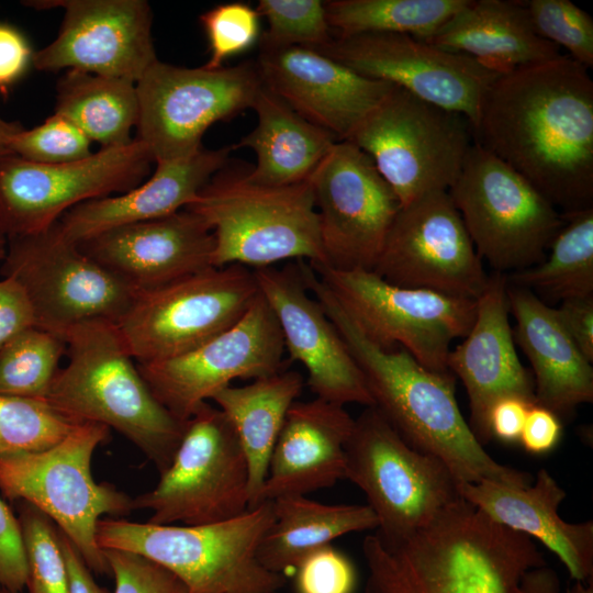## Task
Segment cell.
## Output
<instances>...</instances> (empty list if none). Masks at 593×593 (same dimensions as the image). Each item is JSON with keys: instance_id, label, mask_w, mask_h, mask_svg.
Returning a JSON list of instances; mask_svg holds the SVG:
<instances>
[{"instance_id": "cell-4", "label": "cell", "mask_w": 593, "mask_h": 593, "mask_svg": "<svg viewBox=\"0 0 593 593\" xmlns=\"http://www.w3.org/2000/svg\"><path fill=\"white\" fill-rule=\"evenodd\" d=\"M68 363L45 398L77 423H97L132 441L159 473L171 463L186 422L154 396L114 322L94 320L66 329Z\"/></svg>"}, {"instance_id": "cell-18", "label": "cell", "mask_w": 593, "mask_h": 593, "mask_svg": "<svg viewBox=\"0 0 593 593\" xmlns=\"http://www.w3.org/2000/svg\"><path fill=\"white\" fill-rule=\"evenodd\" d=\"M325 265L372 270L401 208L371 159L337 142L310 177Z\"/></svg>"}, {"instance_id": "cell-54", "label": "cell", "mask_w": 593, "mask_h": 593, "mask_svg": "<svg viewBox=\"0 0 593 593\" xmlns=\"http://www.w3.org/2000/svg\"><path fill=\"white\" fill-rule=\"evenodd\" d=\"M22 128L20 123L7 121L0 116V158L12 154L11 141Z\"/></svg>"}, {"instance_id": "cell-14", "label": "cell", "mask_w": 593, "mask_h": 593, "mask_svg": "<svg viewBox=\"0 0 593 593\" xmlns=\"http://www.w3.org/2000/svg\"><path fill=\"white\" fill-rule=\"evenodd\" d=\"M261 87L255 60L216 69L156 60L136 82V138L154 163L190 157L211 125L251 109Z\"/></svg>"}, {"instance_id": "cell-1", "label": "cell", "mask_w": 593, "mask_h": 593, "mask_svg": "<svg viewBox=\"0 0 593 593\" xmlns=\"http://www.w3.org/2000/svg\"><path fill=\"white\" fill-rule=\"evenodd\" d=\"M473 139L561 214L593 208V80L567 54L497 75Z\"/></svg>"}, {"instance_id": "cell-22", "label": "cell", "mask_w": 593, "mask_h": 593, "mask_svg": "<svg viewBox=\"0 0 593 593\" xmlns=\"http://www.w3.org/2000/svg\"><path fill=\"white\" fill-rule=\"evenodd\" d=\"M260 294L272 310L290 360L307 371L316 398L345 405L373 406L365 378L320 302L311 296L299 260L278 269H253Z\"/></svg>"}, {"instance_id": "cell-40", "label": "cell", "mask_w": 593, "mask_h": 593, "mask_svg": "<svg viewBox=\"0 0 593 593\" xmlns=\"http://www.w3.org/2000/svg\"><path fill=\"white\" fill-rule=\"evenodd\" d=\"M256 10L268 23L259 44L301 46L318 51L333 38L325 1L259 0Z\"/></svg>"}, {"instance_id": "cell-44", "label": "cell", "mask_w": 593, "mask_h": 593, "mask_svg": "<svg viewBox=\"0 0 593 593\" xmlns=\"http://www.w3.org/2000/svg\"><path fill=\"white\" fill-rule=\"evenodd\" d=\"M103 553L114 578L113 593H187L174 573L142 555L119 549Z\"/></svg>"}, {"instance_id": "cell-48", "label": "cell", "mask_w": 593, "mask_h": 593, "mask_svg": "<svg viewBox=\"0 0 593 593\" xmlns=\"http://www.w3.org/2000/svg\"><path fill=\"white\" fill-rule=\"evenodd\" d=\"M35 325L31 305L21 287L10 278L0 279V348L19 332Z\"/></svg>"}, {"instance_id": "cell-11", "label": "cell", "mask_w": 593, "mask_h": 593, "mask_svg": "<svg viewBox=\"0 0 593 593\" xmlns=\"http://www.w3.org/2000/svg\"><path fill=\"white\" fill-rule=\"evenodd\" d=\"M147 523L187 526L220 523L249 510L248 465L225 414L209 402L187 421L182 439L157 485L133 497Z\"/></svg>"}, {"instance_id": "cell-41", "label": "cell", "mask_w": 593, "mask_h": 593, "mask_svg": "<svg viewBox=\"0 0 593 593\" xmlns=\"http://www.w3.org/2000/svg\"><path fill=\"white\" fill-rule=\"evenodd\" d=\"M535 32L563 47L568 56L585 68L593 67V20L569 0H524Z\"/></svg>"}, {"instance_id": "cell-46", "label": "cell", "mask_w": 593, "mask_h": 593, "mask_svg": "<svg viewBox=\"0 0 593 593\" xmlns=\"http://www.w3.org/2000/svg\"><path fill=\"white\" fill-rule=\"evenodd\" d=\"M27 562L18 516L0 499V591L22 593Z\"/></svg>"}, {"instance_id": "cell-56", "label": "cell", "mask_w": 593, "mask_h": 593, "mask_svg": "<svg viewBox=\"0 0 593 593\" xmlns=\"http://www.w3.org/2000/svg\"><path fill=\"white\" fill-rule=\"evenodd\" d=\"M8 239L5 235L0 231V261L3 260L7 253Z\"/></svg>"}, {"instance_id": "cell-30", "label": "cell", "mask_w": 593, "mask_h": 593, "mask_svg": "<svg viewBox=\"0 0 593 593\" xmlns=\"http://www.w3.org/2000/svg\"><path fill=\"white\" fill-rule=\"evenodd\" d=\"M425 41L463 54L497 75L562 55L535 32L518 0H469Z\"/></svg>"}, {"instance_id": "cell-42", "label": "cell", "mask_w": 593, "mask_h": 593, "mask_svg": "<svg viewBox=\"0 0 593 593\" xmlns=\"http://www.w3.org/2000/svg\"><path fill=\"white\" fill-rule=\"evenodd\" d=\"M200 23L210 51L203 66L209 69L223 67L228 58L259 43L261 36L260 15L245 2L217 4L200 15Z\"/></svg>"}, {"instance_id": "cell-20", "label": "cell", "mask_w": 593, "mask_h": 593, "mask_svg": "<svg viewBox=\"0 0 593 593\" xmlns=\"http://www.w3.org/2000/svg\"><path fill=\"white\" fill-rule=\"evenodd\" d=\"M355 72L465 115L477 126L484 94L497 74L472 58L399 33L333 34L318 49Z\"/></svg>"}, {"instance_id": "cell-50", "label": "cell", "mask_w": 593, "mask_h": 593, "mask_svg": "<svg viewBox=\"0 0 593 593\" xmlns=\"http://www.w3.org/2000/svg\"><path fill=\"white\" fill-rule=\"evenodd\" d=\"M533 403L517 395L497 399L491 406L488 417L491 439L505 444L519 443L524 423Z\"/></svg>"}, {"instance_id": "cell-36", "label": "cell", "mask_w": 593, "mask_h": 593, "mask_svg": "<svg viewBox=\"0 0 593 593\" xmlns=\"http://www.w3.org/2000/svg\"><path fill=\"white\" fill-rule=\"evenodd\" d=\"M469 0H331L325 1L334 35L365 33L430 37Z\"/></svg>"}, {"instance_id": "cell-9", "label": "cell", "mask_w": 593, "mask_h": 593, "mask_svg": "<svg viewBox=\"0 0 593 593\" xmlns=\"http://www.w3.org/2000/svg\"><path fill=\"white\" fill-rule=\"evenodd\" d=\"M345 479L366 494L378 519L376 535L387 544L410 537L462 499L450 469L410 447L376 406L354 422Z\"/></svg>"}, {"instance_id": "cell-16", "label": "cell", "mask_w": 593, "mask_h": 593, "mask_svg": "<svg viewBox=\"0 0 593 593\" xmlns=\"http://www.w3.org/2000/svg\"><path fill=\"white\" fill-rule=\"evenodd\" d=\"M153 163L149 149L137 138L58 165L9 154L0 158V231L7 239L44 231L83 202L132 190L144 181Z\"/></svg>"}, {"instance_id": "cell-49", "label": "cell", "mask_w": 593, "mask_h": 593, "mask_svg": "<svg viewBox=\"0 0 593 593\" xmlns=\"http://www.w3.org/2000/svg\"><path fill=\"white\" fill-rule=\"evenodd\" d=\"M562 436V421L551 411L538 404L528 410L519 444L532 455L550 452Z\"/></svg>"}, {"instance_id": "cell-10", "label": "cell", "mask_w": 593, "mask_h": 593, "mask_svg": "<svg viewBox=\"0 0 593 593\" xmlns=\"http://www.w3.org/2000/svg\"><path fill=\"white\" fill-rule=\"evenodd\" d=\"M448 193L478 255L494 272L508 275L542 261L564 224L532 183L475 142Z\"/></svg>"}, {"instance_id": "cell-39", "label": "cell", "mask_w": 593, "mask_h": 593, "mask_svg": "<svg viewBox=\"0 0 593 593\" xmlns=\"http://www.w3.org/2000/svg\"><path fill=\"white\" fill-rule=\"evenodd\" d=\"M18 519L27 562L29 593H70L56 524L23 501L18 502Z\"/></svg>"}, {"instance_id": "cell-45", "label": "cell", "mask_w": 593, "mask_h": 593, "mask_svg": "<svg viewBox=\"0 0 593 593\" xmlns=\"http://www.w3.org/2000/svg\"><path fill=\"white\" fill-rule=\"evenodd\" d=\"M294 572L296 593H354L356 588L353 562L331 545L305 556Z\"/></svg>"}, {"instance_id": "cell-23", "label": "cell", "mask_w": 593, "mask_h": 593, "mask_svg": "<svg viewBox=\"0 0 593 593\" xmlns=\"http://www.w3.org/2000/svg\"><path fill=\"white\" fill-rule=\"evenodd\" d=\"M262 83L298 114L348 141L393 89L366 78L318 51L259 44L255 60Z\"/></svg>"}, {"instance_id": "cell-17", "label": "cell", "mask_w": 593, "mask_h": 593, "mask_svg": "<svg viewBox=\"0 0 593 593\" xmlns=\"http://www.w3.org/2000/svg\"><path fill=\"white\" fill-rule=\"evenodd\" d=\"M283 351L278 321L259 292L234 325L195 349L136 366L157 401L186 422L233 380H255L284 370Z\"/></svg>"}, {"instance_id": "cell-25", "label": "cell", "mask_w": 593, "mask_h": 593, "mask_svg": "<svg viewBox=\"0 0 593 593\" xmlns=\"http://www.w3.org/2000/svg\"><path fill=\"white\" fill-rule=\"evenodd\" d=\"M506 287V275H489L486 288L477 300L473 325L447 358L448 370L467 391L469 426L483 446L491 440L488 417L497 399L517 395L536 403L533 376L515 349Z\"/></svg>"}, {"instance_id": "cell-7", "label": "cell", "mask_w": 593, "mask_h": 593, "mask_svg": "<svg viewBox=\"0 0 593 593\" xmlns=\"http://www.w3.org/2000/svg\"><path fill=\"white\" fill-rule=\"evenodd\" d=\"M108 436L107 426L81 423L46 450L0 458L2 495L47 515L97 574L110 573L97 541L98 522L104 515L120 518L133 511V497L92 477L93 454Z\"/></svg>"}, {"instance_id": "cell-31", "label": "cell", "mask_w": 593, "mask_h": 593, "mask_svg": "<svg viewBox=\"0 0 593 593\" xmlns=\"http://www.w3.org/2000/svg\"><path fill=\"white\" fill-rule=\"evenodd\" d=\"M251 109L257 125L235 145L256 154V166L245 172L251 182L280 187L306 181L339 142L298 114L264 83Z\"/></svg>"}, {"instance_id": "cell-13", "label": "cell", "mask_w": 593, "mask_h": 593, "mask_svg": "<svg viewBox=\"0 0 593 593\" xmlns=\"http://www.w3.org/2000/svg\"><path fill=\"white\" fill-rule=\"evenodd\" d=\"M309 265L370 340L383 349L403 347L423 367L450 372V345L470 332L477 300L394 286L372 270Z\"/></svg>"}, {"instance_id": "cell-43", "label": "cell", "mask_w": 593, "mask_h": 593, "mask_svg": "<svg viewBox=\"0 0 593 593\" xmlns=\"http://www.w3.org/2000/svg\"><path fill=\"white\" fill-rule=\"evenodd\" d=\"M89 137L68 119L53 113L42 124L22 128L11 141V153L45 165L83 159L93 152Z\"/></svg>"}, {"instance_id": "cell-5", "label": "cell", "mask_w": 593, "mask_h": 593, "mask_svg": "<svg viewBox=\"0 0 593 593\" xmlns=\"http://www.w3.org/2000/svg\"><path fill=\"white\" fill-rule=\"evenodd\" d=\"M275 521L273 502L213 524L156 525L101 518L97 541L103 549L142 555L174 573L187 593H277L286 577L267 570L257 548Z\"/></svg>"}, {"instance_id": "cell-26", "label": "cell", "mask_w": 593, "mask_h": 593, "mask_svg": "<svg viewBox=\"0 0 593 593\" xmlns=\"http://www.w3.org/2000/svg\"><path fill=\"white\" fill-rule=\"evenodd\" d=\"M354 422L343 405L318 398L295 401L271 452L261 502L306 495L345 479Z\"/></svg>"}, {"instance_id": "cell-47", "label": "cell", "mask_w": 593, "mask_h": 593, "mask_svg": "<svg viewBox=\"0 0 593 593\" xmlns=\"http://www.w3.org/2000/svg\"><path fill=\"white\" fill-rule=\"evenodd\" d=\"M35 51L26 36L15 26L0 22V94L10 90L33 67Z\"/></svg>"}, {"instance_id": "cell-34", "label": "cell", "mask_w": 593, "mask_h": 593, "mask_svg": "<svg viewBox=\"0 0 593 593\" xmlns=\"http://www.w3.org/2000/svg\"><path fill=\"white\" fill-rule=\"evenodd\" d=\"M59 114L101 148L127 145L138 121L136 83L78 70H66L56 85Z\"/></svg>"}, {"instance_id": "cell-53", "label": "cell", "mask_w": 593, "mask_h": 593, "mask_svg": "<svg viewBox=\"0 0 593 593\" xmlns=\"http://www.w3.org/2000/svg\"><path fill=\"white\" fill-rule=\"evenodd\" d=\"M521 590L522 593H560V580L555 569L545 564L523 575Z\"/></svg>"}, {"instance_id": "cell-37", "label": "cell", "mask_w": 593, "mask_h": 593, "mask_svg": "<svg viewBox=\"0 0 593 593\" xmlns=\"http://www.w3.org/2000/svg\"><path fill=\"white\" fill-rule=\"evenodd\" d=\"M66 350L59 333L36 325L19 332L0 348V394L45 399Z\"/></svg>"}, {"instance_id": "cell-35", "label": "cell", "mask_w": 593, "mask_h": 593, "mask_svg": "<svg viewBox=\"0 0 593 593\" xmlns=\"http://www.w3.org/2000/svg\"><path fill=\"white\" fill-rule=\"evenodd\" d=\"M563 217L545 259L506 275L508 283L528 289L550 306L593 295V208Z\"/></svg>"}, {"instance_id": "cell-2", "label": "cell", "mask_w": 593, "mask_h": 593, "mask_svg": "<svg viewBox=\"0 0 593 593\" xmlns=\"http://www.w3.org/2000/svg\"><path fill=\"white\" fill-rule=\"evenodd\" d=\"M303 281L362 372L376 406L412 448L441 460L459 482L527 486L533 477L494 460L477 439L456 399V377L423 367L406 349L370 340L307 262Z\"/></svg>"}, {"instance_id": "cell-28", "label": "cell", "mask_w": 593, "mask_h": 593, "mask_svg": "<svg viewBox=\"0 0 593 593\" xmlns=\"http://www.w3.org/2000/svg\"><path fill=\"white\" fill-rule=\"evenodd\" d=\"M236 147L201 148L194 155L159 161L154 174L132 190L83 202L58 221L63 234L78 244L107 230L164 217L188 206L227 163Z\"/></svg>"}, {"instance_id": "cell-32", "label": "cell", "mask_w": 593, "mask_h": 593, "mask_svg": "<svg viewBox=\"0 0 593 593\" xmlns=\"http://www.w3.org/2000/svg\"><path fill=\"white\" fill-rule=\"evenodd\" d=\"M302 388L299 372L282 370L244 387L228 385L211 399L231 422L245 454L249 510L262 503L260 496L271 452Z\"/></svg>"}, {"instance_id": "cell-57", "label": "cell", "mask_w": 593, "mask_h": 593, "mask_svg": "<svg viewBox=\"0 0 593 593\" xmlns=\"http://www.w3.org/2000/svg\"><path fill=\"white\" fill-rule=\"evenodd\" d=\"M0 593H7V592L0 591Z\"/></svg>"}, {"instance_id": "cell-19", "label": "cell", "mask_w": 593, "mask_h": 593, "mask_svg": "<svg viewBox=\"0 0 593 593\" xmlns=\"http://www.w3.org/2000/svg\"><path fill=\"white\" fill-rule=\"evenodd\" d=\"M372 271L394 286L471 300L489 281L448 191L400 208Z\"/></svg>"}, {"instance_id": "cell-33", "label": "cell", "mask_w": 593, "mask_h": 593, "mask_svg": "<svg viewBox=\"0 0 593 593\" xmlns=\"http://www.w3.org/2000/svg\"><path fill=\"white\" fill-rule=\"evenodd\" d=\"M272 502L275 521L258 545L257 559L267 570L284 577L305 556L334 539L378 528L368 505L323 504L300 494L279 496Z\"/></svg>"}, {"instance_id": "cell-55", "label": "cell", "mask_w": 593, "mask_h": 593, "mask_svg": "<svg viewBox=\"0 0 593 593\" xmlns=\"http://www.w3.org/2000/svg\"><path fill=\"white\" fill-rule=\"evenodd\" d=\"M567 593H593V583L577 582L567 590Z\"/></svg>"}, {"instance_id": "cell-38", "label": "cell", "mask_w": 593, "mask_h": 593, "mask_svg": "<svg viewBox=\"0 0 593 593\" xmlns=\"http://www.w3.org/2000/svg\"><path fill=\"white\" fill-rule=\"evenodd\" d=\"M79 424L45 399L0 394V458L46 450Z\"/></svg>"}, {"instance_id": "cell-8", "label": "cell", "mask_w": 593, "mask_h": 593, "mask_svg": "<svg viewBox=\"0 0 593 593\" xmlns=\"http://www.w3.org/2000/svg\"><path fill=\"white\" fill-rule=\"evenodd\" d=\"M348 142L371 159L403 206L448 191L474 139L465 115L394 86Z\"/></svg>"}, {"instance_id": "cell-12", "label": "cell", "mask_w": 593, "mask_h": 593, "mask_svg": "<svg viewBox=\"0 0 593 593\" xmlns=\"http://www.w3.org/2000/svg\"><path fill=\"white\" fill-rule=\"evenodd\" d=\"M258 294L253 269L236 264L211 267L137 292L115 325L136 363L163 361L195 349L234 325Z\"/></svg>"}, {"instance_id": "cell-51", "label": "cell", "mask_w": 593, "mask_h": 593, "mask_svg": "<svg viewBox=\"0 0 593 593\" xmlns=\"http://www.w3.org/2000/svg\"><path fill=\"white\" fill-rule=\"evenodd\" d=\"M556 313L584 357L593 361V295L560 302Z\"/></svg>"}, {"instance_id": "cell-24", "label": "cell", "mask_w": 593, "mask_h": 593, "mask_svg": "<svg viewBox=\"0 0 593 593\" xmlns=\"http://www.w3.org/2000/svg\"><path fill=\"white\" fill-rule=\"evenodd\" d=\"M78 246L135 292L155 290L213 267V234L187 209L107 230Z\"/></svg>"}, {"instance_id": "cell-27", "label": "cell", "mask_w": 593, "mask_h": 593, "mask_svg": "<svg viewBox=\"0 0 593 593\" xmlns=\"http://www.w3.org/2000/svg\"><path fill=\"white\" fill-rule=\"evenodd\" d=\"M458 490L492 521L537 538L557 555L571 579L593 583V523H568L560 517L566 491L546 469L527 486L482 481L459 482Z\"/></svg>"}, {"instance_id": "cell-52", "label": "cell", "mask_w": 593, "mask_h": 593, "mask_svg": "<svg viewBox=\"0 0 593 593\" xmlns=\"http://www.w3.org/2000/svg\"><path fill=\"white\" fill-rule=\"evenodd\" d=\"M58 539L67 567L70 593H110L97 583L72 541L59 528Z\"/></svg>"}, {"instance_id": "cell-21", "label": "cell", "mask_w": 593, "mask_h": 593, "mask_svg": "<svg viewBox=\"0 0 593 593\" xmlns=\"http://www.w3.org/2000/svg\"><path fill=\"white\" fill-rule=\"evenodd\" d=\"M36 10L61 9L56 38L36 51L41 71L78 70L137 82L158 60L153 12L145 0H33Z\"/></svg>"}, {"instance_id": "cell-29", "label": "cell", "mask_w": 593, "mask_h": 593, "mask_svg": "<svg viewBox=\"0 0 593 593\" xmlns=\"http://www.w3.org/2000/svg\"><path fill=\"white\" fill-rule=\"evenodd\" d=\"M514 342L528 358L536 404L561 421L593 401V367L561 324L556 309L526 288L507 282Z\"/></svg>"}, {"instance_id": "cell-3", "label": "cell", "mask_w": 593, "mask_h": 593, "mask_svg": "<svg viewBox=\"0 0 593 593\" xmlns=\"http://www.w3.org/2000/svg\"><path fill=\"white\" fill-rule=\"evenodd\" d=\"M362 553L363 593H522L523 575L546 564L533 538L465 499L398 542L367 536Z\"/></svg>"}, {"instance_id": "cell-6", "label": "cell", "mask_w": 593, "mask_h": 593, "mask_svg": "<svg viewBox=\"0 0 593 593\" xmlns=\"http://www.w3.org/2000/svg\"><path fill=\"white\" fill-rule=\"evenodd\" d=\"M184 209L213 234V267L258 269L282 260L325 265L310 179L275 187L251 182L245 174L220 172Z\"/></svg>"}, {"instance_id": "cell-15", "label": "cell", "mask_w": 593, "mask_h": 593, "mask_svg": "<svg viewBox=\"0 0 593 593\" xmlns=\"http://www.w3.org/2000/svg\"><path fill=\"white\" fill-rule=\"evenodd\" d=\"M0 273L21 287L35 325L59 334L88 321L116 323L137 293L68 239L57 222L8 238Z\"/></svg>"}]
</instances>
